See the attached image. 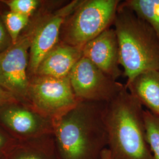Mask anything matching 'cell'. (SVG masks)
Wrapping results in <instances>:
<instances>
[{
	"instance_id": "277c9868",
	"label": "cell",
	"mask_w": 159,
	"mask_h": 159,
	"mask_svg": "<svg viewBox=\"0 0 159 159\" xmlns=\"http://www.w3.org/2000/svg\"><path fill=\"white\" fill-rule=\"evenodd\" d=\"M119 0H81L63 24L60 40L83 47L113 25Z\"/></svg>"
},
{
	"instance_id": "3957f363",
	"label": "cell",
	"mask_w": 159,
	"mask_h": 159,
	"mask_svg": "<svg viewBox=\"0 0 159 159\" xmlns=\"http://www.w3.org/2000/svg\"><path fill=\"white\" fill-rule=\"evenodd\" d=\"M113 25L126 83L145 71L159 70V39L148 23L119 4Z\"/></svg>"
},
{
	"instance_id": "4fadbf2b",
	"label": "cell",
	"mask_w": 159,
	"mask_h": 159,
	"mask_svg": "<svg viewBox=\"0 0 159 159\" xmlns=\"http://www.w3.org/2000/svg\"><path fill=\"white\" fill-rule=\"evenodd\" d=\"M120 5L134 12L148 23L159 39V0H125Z\"/></svg>"
},
{
	"instance_id": "ffe728a7",
	"label": "cell",
	"mask_w": 159,
	"mask_h": 159,
	"mask_svg": "<svg viewBox=\"0 0 159 159\" xmlns=\"http://www.w3.org/2000/svg\"><path fill=\"white\" fill-rule=\"evenodd\" d=\"M101 159H111L110 152H109V150H108V149L107 148H105V149L103 150L102 154Z\"/></svg>"
},
{
	"instance_id": "d6986e66",
	"label": "cell",
	"mask_w": 159,
	"mask_h": 159,
	"mask_svg": "<svg viewBox=\"0 0 159 159\" xmlns=\"http://www.w3.org/2000/svg\"><path fill=\"white\" fill-rule=\"evenodd\" d=\"M16 101L17 99L12 94L0 86V107L8 103L16 102Z\"/></svg>"
},
{
	"instance_id": "e0dca14e",
	"label": "cell",
	"mask_w": 159,
	"mask_h": 159,
	"mask_svg": "<svg viewBox=\"0 0 159 159\" xmlns=\"http://www.w3.org/2000/svg\"><path fill=\"white\" fill-rule=\"evenodd\" d=\"M46 153L36 151H23L17 153L11 159H52Z\"/></svg>"
},
{
	"instance_id": "9c48e42d",
	"label": "cell",
	"mask_w": 159,
	"mask_h": 159,
	"mask_svg": "<svg viewBox=\"0 0 159 159\" xmlns=\"http://www.w3.org/2000/svg\"><path fill=\"white\" fill-rule=\"evenodd\" d=\"M0 120L10 130L23 136L53 134L52 120L16 102L0 107Z\"/></svg>"
},
{
	"instance_id": "ac0fdd59",
	"label": "cell",
	"mask_w": 159,
	"mask_h": 159,
	"mask_svg": "<svg viewBox=\"0 0 159 159\" xmlns=\"http://www.w3.org/2000/svg\"><path fill=\"white\" fill-rule=\"evenodd\" d=\"M9 37L6 28L0 21V53L5 51L10 47L8 45L9 43Z\"/></svg>"
},
{
	"instance_id": "ba28073f",
	"label": "cell",
	"mask_w": 159,
	"mask_h": 159,
	"mask_svg": "<svg viewBox=\"0 0 159 159\" xmlns=\"http://www.w3.org/2000/svg\"><path fill=\"white\" fill-rule=\"evenodd\" d=\"M81 0H73L46 16L34 30L30 48L29 69L35 74L40 63L60 41L61 30L66 18Z\"/></svg>"
},
{
	"instance_id": "30bf717a",
	"label": "cell",
	"mask_w": 159,
	"mask_h": 159,
	"mask_svg": "<svg viewBox=\"0 0 159 159\" xmlns=\"http://www.w3.org/2000/svg\"><path fill=\"white\" fill-rule=\"evenodd\" d=\"M85 57L103 72L116 80L123 75L120 63L119 46L114 29L109 28L85 44L83 47Z\"/></svg>"
},
{
	"instance_id": "7c38bea8",
	"label": "cell",
	"mask_w": 159,
	"mask_h": 159,
	"mask_svg": "<svg viewBox=\"0 0 159 159\" xmlns=\"http://www.w3.org/2000/svg\"><path fill=\"white\" fill-rule=\"evenodd\" d=\"M125 85L143 106L159 116V70H150L139 74Z\"/></svg>"
},
{
	"instance_id": "5b68a950",
	"label": "cell",
	"mask_w": 159,
	"mask_h": 159,
	"mask_svg": "<svg viewBox=\"0 0 159 159\" xmlns=\"http://www.w3.org/2000/svg\"><path fill=\"white\" fill-rule=\"evenodd\" d=\"M29 98L34 110L52 120L67 113L80 102L74 94L69 76L57 79L35 75L30 82Z\"/></svg>"
},
{
	"instance_id": "7a4b0ae2",
	"label": "cell",
	"mask_w": 159,
	"mask_h": 159,
	"mask_svg": "<svg viewBox=\"0 0 159 159\" xmlns=\"http://www.w3.org/2000/svg\"><path fill=\"white\" fill-rule=\"evenodd\" d=\"M143 106L125 88L106 103L104 122L111 159H153L146 137Z\"/></svg>"
},
{
	"instance_id": "5bb4252c",
	"label": "cell",
	"mask_w": 159,
	"mask_h": 159,
	"mask_svg": "<svg viewBox=\"0 0 159 159\" xmlns=\"http://www.w3.org/2000/svg\"><path fill=\"white\" fill-rule=\"evenodd\" d=\"M146 137L153 159H159V116L144 110Z\"/></svg>"
},
{
	"instance_id": "6da1fadb",
	"label": "cell",
	"mask_w": 159,
	"mask_h": 159,
	"mask_svg": "<svg viewBox=\"0 0 159 159\" xmlns=\"http://www.w3.org/2000/svg\"><path fill=\"white\" fill-rule=\"evenodd\" d=\"M106 104L80 101L67 113L52 120L60 159H101L107 148Z\"/></svg>"
},
{
	"instance_id": "52a82bcc",
	"label": "cell",
	"mask_w": 159,
	"mask_h": 159,
	"mask_svg": "<svg viewBox=\"0 0 159 159\" xmlns=\"http://www.w3.org/2000/svg\"><path fill=\"white\" fill-rule=\"evenodd\" d=\"M32 37L27 35L20 38L16 44L0 53V86L17 100L29 98L28 51Z\"/></svg>"
},
{
	"instance_id": "9a60e30c",
	"label": "cell",
	"mask_w": 159,
	"mask_h": 159,
	"mask_svg": "<svg viewBox=\"0 0 159 159\" xmlns=\"http://www.w3.org/2000/svg\"><path fill=\"white\" fill-rule=\"evenodd\" d=\"M4 18L6 30L11 41V44H15L20 39V33L29 23V17L10 11L6 14Z\"/></svg>"
},
{
	"instance_id": "8fae6325",
	"label": "cell",
	"mask_w": 159,
	"mask_h": 159,
	"mask_svg": "<svg viewBox=\"0 0 159 159\" xmlns=\"http://www.w3.org/2000/svg\"><path fill=\"white\" fill-rule=\"evenodd\" d=\"M83 47L59 41L40 63L35 75L62 79L68 77L83 57Z\"/></svg>"
},
{
	"instance_id": "2e32d148",
	"label": "cell",
	"mask_w": 159,
	"mask_h": 159,
	"mask_svg": "<svg viewBox=\"0 0 159 159\" xmlns=\"http://www.w3.org/2000/svg\"><path fill=\"white\" fill-rule=\"evenodd\" d=\"M5 2L10 8V11L29 17L40 4V2L37 0H11Z\"/></svg>"
},
{
	"instance_id": "44dd1931",
	"label": "cell",
	"mask_w": 159,
	"mask_h": 159,
	"mask_svg": "<svg viewBox=\"0 0 159 159\" xmlns=\"http://www.w3.org/2000/svg\"><path fill=\"white\" fill-rule=\"evenodd\" d=\"M7 140L6 137L3 135L2 133L0 132V150L3 148H4L6 145Z\"/></svg>"
},
{
	"instance_id": "8992f818",
	"label": "cell",
	"mask_w": 159,
	"mask_h": 159,
	"mask_svg": "<svg viewBox=\"0 0 159 159\" xmlns=\"http://www.w3.org/2000/svg\"><path fill=\"white\" fill-rule=\"evenodd\" d=\"M69 78L80 101L107 103L125 88V84L110 77L84 57L76 63Z\"/></svg>"
}]
</instances>
